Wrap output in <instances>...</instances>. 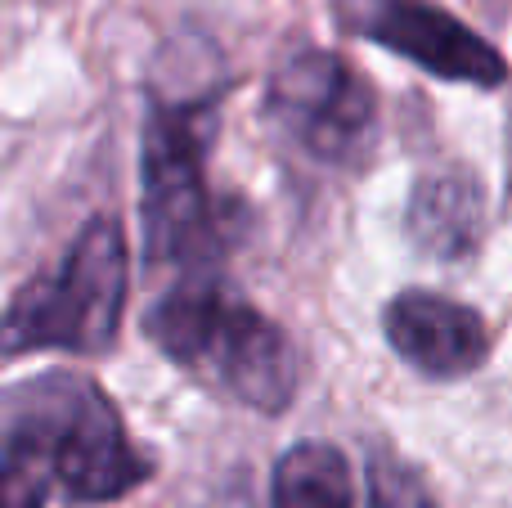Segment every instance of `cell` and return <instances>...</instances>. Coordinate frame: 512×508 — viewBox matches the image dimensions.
<instances>
[{"label": "cell", "mask_w": 512, "mask_h": 508, "mask_svg": "<svg viewBox=\"0 0 512 508\" xmlns=\"http://www.w3.org/2000/svg\"><path fill=\"white\" fill-rule=\"evenodd\" d=\"M144 329L176 365L248 410L279 414L297 396V351L288 333L216 275L176 279Z\"/></svg>", "instance_id": "2"}, {"label": "cell", "mask_w": 512, "mask_h": 508, "mask_svg": "<svg viewBox=\"0 0 512 508\" xmlns=\"http://www.w3.org/2000/svg\"><path fill=\"white\" fill-rule=\"evenodd\" d=\"M270 508H355L351 464L328 441H301L274 464Z\"/></svg>", "instance_id": "9"}, {"label": "cell", "mask_w": 512, "mask_h": 508, "mask_svg": "<svg viewBox=\"0 0 512 508\" xmlns=\"http://www.w3.org/2000/svg\"><path fill=\"white\" fill-rule=\"evenodd\" d=\"M369 508H436V500L414 468L378 450L369 459Z\"/></svg>", "instance_id": "10"}, {"label": "cell", "mask_w": 512, "mask_h": 508, "mask_svg": "<svg viewBox=\"0 0 512 508\" xmlns=\"http://www.w3.org/2000/svg\"><path fill=\"white\" fill-rule=\"evenodd\" d=\"M126 234L113 216H95L72 239L59 270L32 279L9 302L5 315V356L23 351H72L104 356L117 342L126 311Z\"/></svg>", "instance_id": "4"}, {"label": "cell", "mask_w": 512, "mask_h": 508, "mask_svg": "<svg viewBox=\"0 0 512 508\" xmlns=\"http://www.w3.org/2000/svg\"><path fill=\"white\" fill-rule=\"evenodd\" d=\"M387 342L400 360L427 378H463L477 374L490 356V329L472 306L436 293H400L382 311Z\"/></svg>", "instance_id": "7"}, {"label": "cell", "mask_w": 512, "mask_h": 508, "mask_svg": "<svg viewBox=\"0 0 512 508\" xmlns=\"http://www.w3.org/2000/svg\"><path fill=\"white\" fill-rule=\"evenodd\" d=\"M508 153H512V144H508Z\"/></svg>", "instance_id": "11"}, {"label": "cell", "mask_w": 512, "mask_h": 508, "mask_svg": "<svg viewBox=\"0 0 512 508\" xmlns=\"http://www.w3.org/2000/svg\"><path fill=\"white\" fill-rule=\"evenodd\" d=\"M153 477L104 387L81 374H45L5 401L0 504L41 508L59 491L72 504H108Z\"/></svg>", "instance_id": "1"}, {"label": "cell", "mask_w": 512, "mask_h": 508, "mask_svg": "<svg viewBox=\"0 0 512 508\" xmlns=\"http://www.w3.org/2000/svg\"><path fill=\"white\" fill-rule=\"evenodd\" d=\"M337 27L418 63L441 81L495 90L508 81V63L486 36L432 0H337Z\"/></svg>", "instance_id": "6"}, {"label": "cell", "mask_w": 512, "mask_h": 508, "mask_svg": "<svg viewBox=\"0 0 512 508\" xmlns=\"http://www.w3.org/2000/svg\"><path fill=\"white\" fill-rule=\"evenodd\" d=\"M405 230L427 257L459 261L481 248L486 234V194L463 171H436L414 185Z\"/></svg>", "instance_id": "8"}, {"label": "cell", "mask_w": 512, "mask_h": 508, "mask_svg": "<svg viewBox=\"0 0 512 508\" xmlns=\"http://www.w3.org/2000/svg\"><path fill=\"white\" fill-rule=\"evenodd\" d=\"M265 113L292 149L333 171L364 167L378 140V99L369 81L333 50L292 54L274 72Z\"/></svg>", "instance_id": "5"}, {"label": "cell", "mask_w": 512, "mask_h": 508, "mask_svg": "<svg viewBox=\"0 0 512 508\" xmlns=\"http://www.w3.org/2000/svg\"><path fill=\"white\" fill-rule=\"evenodd\" d=\"M207 140H212V104L158 99L149 108L140 149L144 252L153 266L176 270V279L216 275L221 230L207 189Z\"/></svg>", "instance_id": "3"}]
</instances>
